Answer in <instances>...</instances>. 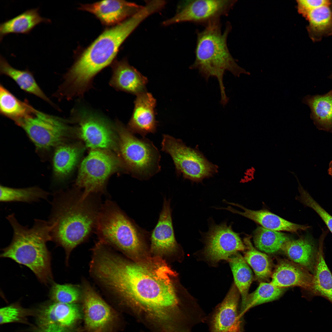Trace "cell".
Wrapping results in <instances>:
<instances>
[{
  "label": "cell",
  "instance_id": "21",
  "mask_svg": "<svg viewBox=\"0 0 332 332\" xmlns=\"http://www.w3.org/2000/svg\"><path fill=\"white\" fill-rule=\"evenodd\" d=\"M110 84L115 89L136 95L145 92L147 79L124 59L115 61Z\"/></svg>",
  "mask_w": 332,
  "mask_h": 332
},
{
  "label": "cell",
  "instance_id": "9",
  "mask_svg": "<svg viewBox=\"0 0 332 332\" xmlns=\"http://www.w3.org/2000/svg\"><path fill=\"white\" fill-rule=\"evenodd\" d=\"M162 150L172 157L177 175L193 182H201L211 177L217 170L199 151L187 146L182 141L168 135H164Z\"/></svg>",
  "mask_w": 332,
  "mask_h": 332
},
{
  "label": "cell",
  "instance_id": "19",
  "mask_svg": "<svg viewBox=\"0 0 332 332\" xmlns=\"http://www.w3.org/2000/svg\"><path fill=\"white\" fill-rule=\"evenodd\" d=\"M134 108L128 126L132 133H138L144 137L148 133H154L156 129L154 109L156 101L152 94L144 92L137 95Z\"/></svg>",
  "mask_w": 332,
  "mask_h": 332
},
{
  "label": "cell",
  "instance_id": "28",
  "mask_svg": "<svg viewBox=\"0 0 332 332\" xmlns=\"http://www.w3.org/2000/svg\"><path fill=\"white\" fill-rule=\"evenodd\" d=\"M36 110L27 100H19L0 84V112L2 115L16 123L31 116Z\"/></svg>",
  "mask_w": 332,
  "mask_h": 332
},
{
  "label": "cell",
  "instance_id": "18",
  "mask_svg": "<svg viewBox=\"0 0 332 332\" xmlns=\"http://www.w3.org/2000/svg\"><path fill=\"white\" fill-rule=\"evenodd\" d=\"M81 288L86 326L93 331L102 329L112 320V310L87 281H83Z\"/></svg>",
  "mask_w": 332,
  "mask_h": 332
},
{
  "label": "cell",
  "instance_id": "29",
  "mask_svg": "<svg viewBox=\"0 0 332 332\" xmlns=\"http://www.w3.org/2000/svg\"><path fill=\"white\" fill-rule=\"evenodd\" d=\"M81 147L76 144H60L56 148L53 158V171L56 177L64 178L73 170L79 160Z\"/></svg>",
  "mask_w": 332,
  "mask_h": 332
},
{
  "label": "cell",
  "instance_id": "6",
  "mask_svg": "<svg viewBox=\"0 0 332 332\" xmlns=\"http://www.w3.org/2000/svg\"><path fill=\"white\" fill-rule=\"evenodd\" d=\"M95 231L99 241L128 255L143 250L144 239L149 234L109 200L101 205Z\"/></svg>",
  "mask_w": 332,
  "mask_h": 332
},
{
  "label": "cell",
  "instance_id": "43",
  "mask_svg": "<svg viewBox=\"0 0 332 332\" xmlns=\"http://www.w3.org/2000/svg\"><path fill=\"white\" fill-rule=\"evenodd\" d=\"M239 332H243V328H242L241 329V330H240V331Z\"/></svg>",
  "mask_w": 332,
  "mask_h": 332
},
{
  "label": "cell",
  "instance_id": "14",
  "mask_svg": "<svg viewBox=\"0 0 332 332\" xmlns=\"http://www.w3.org/2000/svg\"><path fill=\"white\" fill-rule=\"evenodd\" d=\"M36 332H69L80 316L78 306L51 301L42 305L35 314Z\"/></svg>",
  "mask_w": 332,
  "mask_h": 332
},
{
  "label": "cell",
  "instance_id": "11",
  "mask_svg": "<svg viewBox=\"0 0 332 332\" xmlns=\"http://www.w3.org/2000/svg\"><path fill=\"white\" fill-rule=\"evenodd\" d=\"M235 0H192L183 1L178 5L174 16L165 21L168 26L176 23L189 22L205 26L228 15L236 3Z\"/></svg>",
  "mask_w": 332,
  "mask_h": 332
},
{
  "label": "cell",
  "instance_id": "23",
  "mask_svg": "<svg viewBox=\"0 0 332 332\" xmlns=\"http://www.w3.org/2000/svg\"><path fill=\"white\" fill-rule=\"evenodd\" d=\"M228 203L238 207L243 211H238L230 206L223 209L245 217L267 229L279 231H285L296 232L300 231H305L310 227L309 226L292 223L266 210H253L246 208L239 204Z\"/></svg>",
  "mask_w": 332,
  "mask_h": 332
},
{
  "label": "cell",
  "instance_id": "3",
  "mask_svg": "<svg viewBox=\"0 0 332 332\" xmlns=\"http://www.w3.org/2000/svg\"><path fill=\"white\" fill-rule=\"evenodd\" d=\"M144 7L122 22L105 30L81 53L64 77L63 85L70 93L81 96L94 76L112 62L121 45L137 27L150 15Z\"/></svg>",
  "mask_w": 332,
  "mask_h": 332
},
{
  "label": "cell",
  "instance_id": "2",
  "mask_svg": "<svg viewBox=\"0 0 332 332\" xmlns=\"http://www.w3.org/2000/svg\"><path fill=\"white\" fill-rule=\"evenodd\" d=\"M98 195L86 198L75 188L60 191L53 194L51 213L48 221L52 226V241L64 248L65 262L77 246L88 239L95 230L100 204Z\"/></svg>",
  "mask_w": 332,
  "mask_h": 332
},
{
  "label": "cell",
  "instance_id": "40",
  "mask_svg": "<svg viewBox=\"0 0 332 332\" xmlns=\"http://www.w3.org/2000/svg\"><path fill=\"white\" fill-rule=\"evenodd\" d=\"M328 172L329 174L332 176V160L330 162L329 164Z\"/></svg>",
  "mask_w": 332,
  "mask_h": 332
},
{
  "label": "cell",
  "instance_id": "26",
  "mask_svg": "<svg viewBox=\"0 0 332 332\" xmlns=\"http://www.w3.org/2000/svg\"><path fill=\"white\" fill-rule=\"evenodd\" d=\"M0 73L13 79L24 91L38 97L55 107L38 85L32 72L28 69L20 70L14 68L1 55L0 57Z\"/></svg>",
  "mask_w": 332,
  "mask_h": 332
},
{
  "label": "cell",
  "instance_id": "8",
  "mask_svg": "<svg viewBox=\"0 0 332 332\" xmlns=\"http://www.w3.org/2000/svg\"><path fill=\"white\" fill-rule=\"evenodd\" d=\"M119 157L109 150L91 149L81 164L75 182V188L83 189V198L105 193L110 176L118 170L126 169Z\"/></svg>",
  "mask_w": 332,
  "mask_h": 332
},
{
  "label": "cell",
  "instance_id": "32",
  "mask_svg": "<svg viewBox=\"0 0 332 332\" xmlns=\"http://www.w3.org/2000/svg\"><path fill=\"white\" fill-rule=\"evenodd\" d=\"M227 261L232 272L234 283L241 296L242 304L249 294V289L253 280L252 272L244 257L238 253L232 256Z\"/></svg>",
  "mask_w": 332,
  "mask_h": 332
},
{
  "label": "cell",
  "instance_id": "25",
  "mask_svg": "<svg viewBox=\"0 0 332 332\" xmlns=\"http://www.w3.org/2000/svg\"><path fill=\"white\" fill-rule=\"evenodd\" d=\"M39 8L28 10L8 19L0 24V40L10 34H28L37 25L41 23H49L51 20L41 16Z\"/></svg>",
  "mask_w": 332,
  "mask_h": 332
},
{
  "label": "cell",
  "instance_id": "20",
  "mask_svg": "<svg viewBox=\"0 0 332 332\" xmlns=\"http://www.w3.org/2000/svg\"><path fill=\"white\" fill-rule=\"evenodd\" d=\"M151 249L156 253H166L178 247L173 229L169 199L164 198L158 222L150 234Z\"/></svg>",
  "mask_w": 332,
  "mask_h": 332
},
{
  "label": "cell",
  "instance_id": "41",
  "mask_svg": "<svg viewBox=\"0 0 332 332\" xmlns=\"http://www.w3.org/2000/svg\"><path fill=\"white\" fill-rule=\"evenodd\" d=\"M102 329L99 328V329H97V330H95V331H94L93 332H102Z\"/></svg>",
  "mask_w": 332,
  "mask_h": 332
},
{
  "label": "cell",
  "instance_id": "38",
  "mask_svg": "<svg viewBox=\"0 0 332 332\" xmlns=\"http://www.w3.org/2000/svg\"><path fill=\"white\" fill-rule=\"evenodd\" d=\"M300 196L298 199L302 204L314 210L320 216L332 234V216L323 208L298 182Z\"/></svg>",
  "mask_w": 332,
  "mask_h": 332
},
{
  "label": "cell",
  "instance_id": "34",
  "mask_svg": "<svg viewBox=\"0 0 332 332\" xmlns=\"http://www.w3.org/2000/svg\"><path fill=\"white\" fill-rule=\"evenodd\" d=\"M49 193L39 188L33 187L14 188L0 186L1 202H21L30 203L41 199L47 200Z\"/></svg>",
  "mask_w": 332,
  "mask_h": 332
},
{
  "label": "cell",
  "instance_id": "10",
  "mask_svg": "<svg viewBox=\"0 0 332 332\" xmlns=\"http://www.w3.org/2000/svg\"><path fill=\"white\" fill-rule=\"evenodd\" d=\"M16 124L24 130L36 146L42 149L60 144L71 130L62 118L37 110Z\"/></svg>",
  "mask_w": 332,
  "mask_h": 332
},
{
  "label": "cell",
  "instance_id": "33",
  "mask_svg": "<svg viewBox=\"0 0 332 332\" xmlns=\"http://www.w3.org/2000/svg\"><path fill=\"white\" fill-rule=\"evenodd\" d=\"M285 288L277 287L270 283H260L253 292L249 294L244 302L241 304L240 314L243 317L249 309L260 304L271 302L280 298Z\"/></svg>",
  "mask_w": 332,
  "mask_h": 332
},
{
  "label": "cell",
  "instance_id": "7",
  "mask_svg": "<svg viewBox=\"0 0 332 332\" xmlns=\"http://www.w3.org/2000/svg\"><path fill=\"white\" fill-rule=\"evenodd\" d=\"M119 154L126 168L134 177L148 179L160 169V156L152 142L135 136L120 122L116 123Z\"/></svg>",
  "mask_w": 332,
  "mask_h": 332
},
{
  "label": "cell",
  "instance_id": "44",
  "mask_svg": "<svg viewBox=\"0 0 332 332\" xmlns=\"http://www.w3.org/2000/svg\"><path fill=\"white\" fill-rule=\"evenodd\" d=\"M140 332H144V331H143V330H141V331H140Z\"/></svg>",
  "mask_w": 332,
  "mask_h": 332
},
{
  "label": "cell",
  "instance_id": "24",
  "mask_svg": "<svg viewBox=\"0 0 332 332\" xmlns=\"http://www.w3.org/2000/svg\"><path fill=\"white\" fill-rule=\"evenodd\" d=\"M302 102L309 107L310 118L316 127L332 132V89L323 95L305 96Z\"/></svg>",
  "mask_w": 332,
  "mask_h": 332
},
{
  "label": "cell",
  "instance_id": "45",
  "mask_svg": "<svg viewBox=\"0 0 332 332\" xmlns=\"http://www.w3.org/2000/svg\"><path fill=\"white\" fill-rule=\"evenodd\" d=\"M331 5H332V2H331ZM331 10H332V9H331Z\"/></svg>",
  "mask_w": 332,
  "mask_h": 332
},
{
  "label": "cell",
  "instance_id": "36",
  "mask_svg": "<svg viewBox=\"0 0 332 332\" xmlns=\"http://www.w3.org/2000/svg\"><path fill=\"white\" fill-rule=\"evenodd\" d=\"M51 284L49 296L52 301L75 303L82 296L81 288L78 286L70 284H61L54 282Z\"/></svg>",
  "mask_w": 332,
  "mask_h": 332
},
{
  "label": "cell",
  "instance_id": "15",
  "mask_svg": "<svg viewBox=\"0 0 332 332\" xmlns=\"http://www.w3.org/2000/svg\"><path fill=\"white\" fill-rule=\"evenodd\" d=\"M240 293L233 283L223 301L208 316L205 322L210 332H239L243 317L239 303Z\"/></svg>",
  "mask_w": 332,
  "mask_h": 332
},
{
  "label": "cell",
  "instance_id": "5",
  "mask_svg": "<svg viewBox=\"0 0 332 332\" xmlns=\"http://www.w3.org/2000/svg\"><path fill=\"white\" fill-rule=\"evenodd\" d=\"M6 218L13 231L10 244L2 249V258L10 259L30 269L39 281L45 285L53 282L51 256L46 243L52 241V226L45 220L34 219L29 228L19 223L14 213Z\"/></svg>",
  "mask_w": 332,
  "mask_h": 332
},
{
  "label": "cell",
  "instance_id": "13",
  "mask_svg": "<svg viewBox=\"0 0 332 332\" xmlns=\"http://www.w3.org/2000/svg\"><path fill=\"white\" fill-rule=\"evenodd\" d=\"M205 236L203 253L206 259L212 263L222 260L227 261L239 251L247 248L239 234L232 230L231 226L226 224L211 226Z\"/></svg>",
  "mask_w": 332,
  "mask_h": 332
},
{
  "label": "cell",
  "instance_id": "12",
  "mask_svg": "<svg viewBox=\"0 0 332 332\" xmlns=\"http://www.w3.org/2000/svg\"><path fill=\"white\" fill-rule=\"evenodd\" d=\"M77 113L78 132L86 146L91 149L114 151L119 154L117 133L105 121L85 110Z\"/></svg>",
  "mask_w": 332,
  "mask_h": 332
},
{
  "label": "cell",
  "instance_id": "22",
  "mask_svg": "<svg viewBox=\"0 0 332 332\" xmlns=\"http://www.w3.org/2000/svg\"><path fill=\"white\" fill-rule=\"evenodd\" d=\"M291 261L313 274L318 250L313 237L307 235L297 239L287 241L281 249Z\"/></svg>",
  "mask_w": 332,
  "mask_h": 332
},
{
  "label": "cell",
  "instance_id": "35",
  "mask_svg": "<svg viewBox=\"0 0 332 332\" xmlns=\"http://www.w3.org/2000/svg\"><path fill=\"white\" fill-rule=\"evenodd\" d=\"M289 239L284 233L263 227H257L254 233L255 246L259 250L267 253H274L281 250L284 244Z\"/></svg>",
  "mask_w": 332,
  "mask_h": 332
},
{
  "label": "cell",
  "instance_id": "39",
  "mask_svg": "<svg viewBox=\"0 0 332 332\" xmlns=\"http://www.w3.org/2000/svg\"><path fill=\"white\" fill-rule=\"evenodd\" d=\"M297 3L298 11L303 16L311 10L331 4V1L328 0H300L297 1Z\"/></svg>",
  "mask_w": 332,
  "mask_h": 332
},
{
  "label": "cell",
  "instance_id": "30",
  "mask_svg": "<svg viewBox=\"0 0 332 332\" xmlns=\"http://www.w3.org/2000/svg\"><path fill=\"white\" fill-rule=\"evenodd\" d=\"M330 5L319 7L303 16L309 22L308 31L310 37L314 41L332 34V11Z\"/></svg>",
  "mask_w": 332,
  "mask_h": 332
},
{
  "label": "cell",
  "instance_id": "37",
  "mask_svg": "<svg viewBox=\"0 0 332 332\" xmlns=\"http://www.w3.org/2000/svg\"><path fill=\"white\" fill-rule=\"evenodd\" d=\"M30 312L17 303L3 307L0 310V323L3 325L15 322H25Z\"/></svg>",
  "mask_w": 332,
  "mask_h": 332
},
{
  "label": "cell",
  "instance_id": "42",
  "mask_svg": "<svg viewBox=\"0 0 332 332\" xmlns=\"http://www.w3.org/2000/svg\"><path fill=\"white\" fill-rule=\"evenodd\" d=\"M329 77L330 79H332V73L330 75V76Z\"/></svg>",
  "mask_w": 332,
  "mask_h": 332
},
{
  "label": "cell",
  "instance_id": "27",
  "mask_svg": "<svg viewBox=\"0 0 332 332\" xmlns=\"http://www.w3.org/2000/svg\"><path fill=\"white\" fill-rule=\"evenodd\" d=\"M325 236L322 234L319 240L316 264L313 274L314 289L312 298L315 296H321L332 304V275L325 261L323 251Z\"/></svg>",
  "mask_w": 332,
  "mask_h": 332
},
{
  "label": "cell",
  "instance_id": "4",
  "mask_svg": "<svg viewBox=\"0 0 332 332\" xmlns=\"http://www.w3.org/2000/svg\"><path fill=\"white\" fill-rule=\"evenodd\" d=\"M221 25L220 20H217L208 23L202 31H196L195 58L190 68L197 70L207 81L211 77L217 79L220 103L225 106L229 101L223 82L225 72L229 71L238 77L250 73L238 65L229 51L227 39L232 30L231 23L227 22L223 32Z\"/></svg>",
  "mask_w": 332,
  "mask_h": 332
},
{
  "label": "cell",
  "instance_id": "31",
  "mask_svg": "<svg viewBox=\"0 0 332 332\" xmlns=\"http://www.w3.org/2000/svg\"><path fill=\"white\" fill-rule=\"evenodd\" d=\"M247 251L244 258L250 266L255 273L256 279L259 282H266L271 277L272 274L273 263L271 259L266 254L255 249L248 238L245 240Z\"/></svg>",
  "mask_w": 332,
  "mask_h": 332
},
{
  "label": "cell",
  "instance_id": "1",
  "mask_svg": "<svg viewBox=\"0 0 332 332\" xmlns=\"http://www.w3.org/2000/svg\"><path fill=\"white\" fill-rule=\"evenodd\" d=\"M90 273L150 332H183L194 320L193 300L179 296L172 281L173 273L159 260L130 262L105 247L94 257Z\"/></svg>",
  "mask_w": 332,
  "mask_h": 332
},
{
  "label": "cell",
  "instance_id": "17",
  "mask_svg": "<svg viewBox=\"0 0 332 332\" xmlns=\"http://www.w3.org/2000/svg\"><path fill=\"white\" fill-rule=\"evenodd\" d=\"M271 282L281 288L299 287L310 294L309 300L312 299L314 289V276L301 265L286 259L278 261L273 271Z\"/></svg>",
  "mask_w": 332,
  "mask_h": 332
},
{
  "label": "cell",
  "instance_id": "16",
  "mask_svg": "<svg viewBox=\"0 0 332 332\" xmlns=\"http://www.w3.org/2000/svg\"><path fill=\"white\" fill-rule=\"evenodd\" d=\"M143 6L124 0H105L81 4L79 9L94 15L104 25L116 26L132 16Z\"/></svg>",
  "mask_w": 332,
  "mask_h": 332
}]
</instances>
